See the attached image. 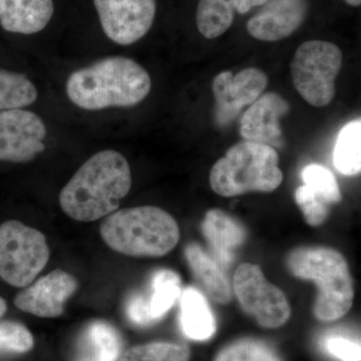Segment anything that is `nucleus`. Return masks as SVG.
Here are the masks:
<instances>
[{"label":"nucleus","instance_id":"obj_1","mask_svg":"<svg viewBox=\"0 0 361 361\" xmlns=\"http://www.w3.org/2000/svg\"><path fill=\"white\" fill-rule=\"evenodd\" d=\"M132 188L127 158L103 149L87 159L61 189L59 203L71 219L94 222L115 212Z\"/></svg>","mask_w":361,"mask_h":361},{"label":"nucleus","instance_id":"obj_2","mask_svg":"<svg viewBox=\"0 0 361 361\" xmlns=\"http://www.w3.org/2000/svg\"><path fill=\"white\" fill-rule=\"evenodd\" d=\"M151 90L148 71L123 56H108L73 71L66 82L68 101L90 111L133 108L145 101Z\"/></svg>","mask_w":361,"mask_h":361},{"label":"nucleus","instance_id":"obj_3","mask_svg":"<svg viewBox=\"0 0 361 361\" xmlns=\"http://www.w3.org/2000/svg\"><path fill=\"white\" fill-rule=\"evenodd\" d=\"M99 234L109 248L130 257H161L177 246L180 228L167 211L155 206L121 209L106 216Z\"/></svg>","mask_w":361,"mask_h":361},{"label":"nucleus","instance_id":"obj_4","mask_svg":"<svg viewBox=\"0 0 361 361\" xmlns=\"http://www.w3.org/2000/svg\"><path fill=\"white\" fill-rule=\"evenodd\" d=\"M287 267L294 276L318 285L314 305L318 320L336 322L350 310L355 287L348 262L338 251L327 247H301L289 254Z\"/></svg>","mask_w":361,"mask_h":361},{"label":"nucleus","instance_id":"obj_5","mask_svg":"<svg viewBox=\"0 0 361 361\" xmlns=\"http://www.w3.org/2000/svg\"><path fill=\"white\" fill-rule=\"evenodd\" d=\"M278 163L279 156L272 147L250 141L238 142L211 169V188L222 197L274 191L283 180Z\"/></svg>","mask_w":361,"mask_h":361},{"label":"nucleus","instance_id":"obj_6","mask_svg":"<svg viewBox=\"0 0 361 361\" xmlns=\"http://www.w3.org/2000/svg\"><path fill=\"white\" fill-rule=\"evenodd\" d=\"M51 257L44 234L20 221L0 225V278L25 288L44 269Z\"/></svg>","mask_w":361,"mask_h":361},{"label":"nucleus","instance_id":"obj_7","mask_svg":"<svg viewBox=\"0 0 361 361\" xmlns=\"http://www.w3.org/2000/svg\"><path fill=\"white\" fill-rule=\"evenodd\" d=\"M341 68L342 52L336 44L310 40L297 49L292 59V82L306 103L322 108L336 97V80Z\"/></svg>","mask_w":361,"mask_h":361},{"label":"nucleus","instance_id":"obj_8","mask_svg":"<svg viewBox=\"0 0 361 361\" xmlns=\"http://www.w3.org/2000/svg\"><path fill=\"white\" fill-rule=\"evenodd\" d=\"M240 305L265 329H278L288 322L291 308L283 292L267 281L258 265H240L234 275Z\"/></svg>","mask_w":361,"mask_h":361},{"label":"nucleus","instance_id":"obj_9","mask_svg":"<svg viewBox=\"0 0 361 361\" xmlns=\"http://www.w3.org/2000/svg\"><path fill=\"white\" fill-rule=\"evenodd\" d=\"M47 128L32 111H0V161L27 164L47 149Z\"/></svg>","mask_w":361,"mask_h":361},{"label":"nucleus","instance_id":"obj_10","mask_svg":"<svg viewBox=\"0 0 361 361\" xmlns=\"http://www.w3.org/2000/svg\"><path fill=\"white\" fill-rule=\"evenodd\" d=\"M102 30L116 44L132 45L153 26L156 0H94Z\"/></svg>","mask_w":361,"mask_h":361},{"label":"nucleus","instance_id":"obj_11","mask_svg":"<svg viewBox=\"0 0 361 361\" xmlns=\"http://www.w3.org/2000/svg\"><path fill=\"white\" fill-rule=\"evenodd\" d=\"M268 85L264 71L248 68L233 75L231 71H222L213 80L216 121L221 126L233 122L243 109L257 101Z\"/></svg>","mask_w":361,"mask_h":361},{"label":"nucleus","instance_id":"obj_12","mask_svg":"<svg viewBox=\"0 0 361 361\" xmlns=\"http://www.w3.org/2000/svg\"><path fill=\"white\" fill-rule=\"evenodd\" d=\"M78 289L77 278L54 269L18 292L14 305L23 312L40 318H58L65 313L66 304Z\"/></svg>","mask_w":361,"mask_h":361},{"label":"nucleus","instance_id":"obj_13","mask_svg":"<svg viewBox=\"0 0 361 361\" xmlns=\"http://www.w3.org/2000/svg\"><path fill=\"white\" fill-rule=\"evenodd\" d=\"M290 109V104L281 94L273 92L263 94L242 116L240 135L244 141L267 145L275 149L282 148L284 137L280 118Z\"/></svg>","mask_w":361,"mask_h":361},{"label":"nucleus","instance_id":"obj_14","mask_svg":"<svg viewBox=\"0 0 361 361\" xmlns=\"http://www.w3.org/2000/svg\"><path fill=\"white\" fill-rule=\"evenodd\" d=\"M308 0H268L249 20L247 30L262 42H278L296 32L308 13Z\"/></svg>","mask_w":361,"mask_h":361},{"label":"nucleus","instance_id":"obj_15","mask_svg":"<svg viewBox=\"0 0 361 361\" xmlns=\"http://www.w3.org/2000/svg\"><path fill=\"white\" fill-rule=\"evenodd\" d=\"M54 13V0H0V25L8 32H42Z\"/></svg>","mask_w":361,"mask_h":361},{"label":"nucleus","instance_id":"obj_16","mask_svg":"<svg viewBox=\"0 0 361 361\" xmlns=\"http://www.w3.org/2000/svg\"><path fill=\"white\" fill-rule=\"evenodd\" d=\"M202 231L213 250L214 259L221 267H228L233 261V252L244 243L246 232L243 226L229 214L219 209L207 212Z\"/></svg>","mask_w":361,"mask_h":361},{"label":"nucleus","instance_id":"obj_17","mask_svg":"<svg viewBox=\"0 0 361 361\" xmlns=\"http://www.w3.org/2000/svg\"><path fill=\"white\" fill-rule=\"evenodd\" d=\"M185 256L198 283L207 295L219 304H227L232 299L231 285L222 267L197 244L186 247Z\"/></svg>","mask_w":361,"mask_h":361},{"label":"nucleus","instance_id":"obj_18","mask_svg":"<svg viewBox=\"0 0 361 361\" xmlns=\"http://www.w3.org/2000/svg\"><path fill=\"white\" fill-rule=\"evenodd\" d=\"M180 326L193 341H207L216 331L215 318L200 291L189 287L180 293Z\"/></svg>","mask_w":361,"mask_h":361},{"label":"nucleus","instance_id":"obj_19","mask_svg":"<svg viewBox=\"0 0 361 361\" xmlns=\"http://www.w3.org/2000/svg\"><path fill=\"white\" fill-rule=\"evenodd\" d=\"M122 341L118 330L103 320L90 323L82 339V353L77 361H118Z\"/></svg>","mask_w":361,"mask_h":361},{"label":"nucleus","instance_id":"obj_20","mask_svg":"<svg viewBox=\"0 0 361 361\" xmlns=\"http://www.w3.org/2000/svg\"><path fill=\"white\" fill-rule=\"evenodd\" d=\"M235 13L234 0H199L197 27L206 39H217L231 27Z\"/></svg>","mask_w":361,"mask_h":361},{"label":"nucleus","instance_id":"obj_21","mask_svg":"<svg viewBox=\"0 0 361 361\" xmlns=\"http://www.w3.org/2000/svg\"><path fill=\"white\" fill-rule=\"evenodd\" d=\"M361 121H351L339 132L334 151V164L345 176L360 174L361 170Z\"/></svg>","mask_w":361,"mask_h":361},{"label":"nucleus","instance_id":"obj_22","mask_svg":"<svg viewBox=\"0 0 361 361\" xmlns=\"http://www.w3.org/2000/svg\"><path fill=\"white\" fill-rule=\"evenodd\" d=\"M39 90L23 73L0 71V111L18 110L35 104Z\"/></svg>","mask_w":361,"mask_h":361},{"label":"nucleus","instance_id":"obj_23","mask_svg":"<svg viewBox=\"0 0 361 361\" xmlns=\"http://www.w3.org/2000/svg\"><path fill=\"white\" fill-rule=\"evenodd\" d=\"M180 296V279L174 271L163 269L156 272L148 298L149 315L155 323L161 320Z\"/></svg>","mask_w":361,"mask_h":361},{"label":"nucleus","instance_id":"obj_24","mask_svg":"<svg viewBox=\"0 0 361 361\" xmlns=\"http://www.w3.org/2000/svg\"><path fill=\"white\" fill-rule=\"evenodd\" d=\"M191 350L184 343L156 341L127 349L120 361H190Z\"/></svg>","mask_w":361,"mask_h":361},{"label":"nucleus","instance_id":"obj_25","mask_svg":"<svg viewBox=\"0 0 361 361\" xmlns=\"http://www.w3.org/2000/svg\"><path fill=\"white\" fill-rule=\"evenodd\" d=\"M301 178L305 186L329 205L341 201V189L336 177L329 169L318 164H310L303 169Z\"/></svg>","mask_w":361,"mask_h":361},{"label":"nucleus","instance_id":"obj_26","mask_svg":"<svg viewBox=\"0 0 361 361\" xmlns=\"http://www.w3.org/2000/svg\"><path fill=\"white\" fill-rule=\"evenodd\" d=\"M214 361H281L277 353L264 342L240 339L226 346Z\"/></svg>","mask_w":361,"mask_h":361},{"label":"nucleus","instance_id":"obj_27","mask_svg":"<svg viewBox=\"0 0 361 361\" xmlns=\"http://www.w3.org/2000/svg\"><path fill=\"white\" fill-rule=\"evenodd\" d=\"M35 338L32 332L20 322H0V355H23L32 350Z\"/></svg>","mask_w":361,"mask_h":361},{"label":"nucleus","instance_id":"obj_28","mask_svg":"<svg viewBox=\"0 0 361 361\" xmlns=\"http://www.w3.org/2000/svg\"><path fill=\"white\" fill-rule=\"evenodd\" d=\"M295 201L302 211L304 219L307 224L317 227L325 222L329 217V205L303 185L295 191Z\"/></svg>","mask_w":361,"mask_h":361},{"label":"nucleus","instance_id":"obj_29","mask_svg":"<svg viewBox=\"0 0 361 361\" xmlns=\"http://www.w3.org/2000/svg\"><path fill=\"white\" fill-rule=\"evenodd\" d=\"M326 349L342 361H360V344L343 337H330L326 341Z\"/></svg>","mask_w":361,"mask_h":361},{"label":"nucleus","instance_id":"obj_30","mask_svg":"<svg viewBox=\"0 0 361 361\" xmlns=\"http://www.w3.org/2000/svg\"><path fill=\"white\" fill-rule=\"evenodd\" d=\"M128 315L132 322L140 326H148L154 323L149 315L148 298L141 294L130 299L128 305Z\"/></svg>","mask_w":361,"mask_h":361},{"label":"nucleus","instance_id":"obj_31","mask_svg":"<svg viewBox=\"0 0 361 361\" xmlns=\"http://www.w3.org/2000/svg\"><path fill=\"white\" fill-rule=\"evenodd\" d=\"M268 0H234L235 8L240 14H245L253 7L264 6Z\"/></svg>","mask_w":361,"mask_h":361},{"label":"nucleus","instance_id":"obj_32","mask_svg":"<svg viewBox=\"0 0 361 361\" xmlns=\"http://www.w3.org/2000/svg\"><path fill=\"white\" fill-rule=\"evenodd\" d=\"M7 310V304L6 301L0 296V318L2 317L4 314H6Z\"/></svg>","mask_w":361,"mask_h":361},{"label":"nucleus","instance_id":"obj_33","mask_svg":"<svg viewBox=\"0 0 361 361\" xmlns=\"http://www.w3.org/2000/svg\"><path fill=\"white\" fill-rule=\"evenodd\" d=\"M345 1L353 6H360L361 4V0H345Z\"/></svg>","mask_w":361,"mask_h":361}]
</instances>
